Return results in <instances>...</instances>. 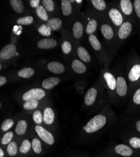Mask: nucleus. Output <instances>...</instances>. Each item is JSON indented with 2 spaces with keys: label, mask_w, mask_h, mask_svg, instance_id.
<instances>
[{
  "label": "nucleus",
  "mask_w": 140,
  "mask_h": 157,
  "mask_svg": "<svg viewBox=\"0 0 140 157\" xmlns=\"http://www.w3.org/2000/svg\"><path fill=\"white\" fill-rule=\"evenodd\" d=\"M128 145L133 149L140 151V137L139 136H131L128 140Z\"/></svg>",
  "instance_id": "c85d7f7f"
},
{
  "label": "nucleus",
  "mask_w": 140,
  "mask_h": 157,
  "mask_svg": "<svg viewBox=\"0 0 140 157\" xmlns=\"http://www.w3.org/2000/svg\"><path fill=\"white\" fill-rule=\"evenodd\" d=\"M42 3L45 9L47 11L49 12H52L54 10L55 5L54 2L52 1V0H43Z\"/></svg>",
  "instance_id": "a19ab883"
},
{
  "label": "nucleus",
  "mask_w": 140,
  "mask_h": 157,
  "mask_svg": "<svg viewBox=\"0 0 140 157\" xmlns=\"http://www.w3.org/2000/svg\"><path fill=\"white\" fill-rule=\"evenodd\" d=\"M108 123V117L104 113H99L88 121L83 127L84 130L88 134H93L103 129Z\"/></svg>",
  "instance_id": "f257e3e1"
},
{
  "label": "nucleus",
  "mask_w": 140,
  "mask_h": 157,
  "mask_svg": "<svg viewBox=\"0 0 140 157\" xmlns=\"http://www.w3.org/2000/svg\"><path fill=\"white\" fill-rule=\"evenodd\" d=\"M51 31H52L51 29L45 24L42 25L38 29V32H39V33L45 36H49L51 35Z\"/></svg>",
  "instance_id": "ea45409f"
},
{
  "label": "nucleus",
  "mask_w": 140,
  "mask_h": 157,
  "mask_svg": "<svg viewBox=\"0 0 140 157\" xmlns=\"http://www.w3.org/2000/svg\"><path fill=\"white\" fill-rule=\"evenodd\" d=\"M78 55L80 59L84 62H89L91 60L89 52L82 47H80L78 48Z\"/></svg>",
  "instance_id": "5701e85b"
},
{
  "label": "nucleus",
  "mask_w": 140,
  "mask_h": 157,
  "mask_svg": "<svg viewBox=\"0 0 140 157\" xmlns=\"http://www.w3.org/2000/svg\"><path fill=\"white\" fill-rule=\"evenodd\" d=\"M120 8L123 13L126 16H130L133 12V4L130 0H121Z\"/></svg>",
  "instance_id": "ddd939ff"
},
{
  "label": "nucleus",
  "mask_w": 140,
  "mask_h": 157,
  "mask_svg": "<svg viewBox=\"0 0 140 157\" xmlns=\"http://www.w3.org/2000/svg\"><path fill=\"white\" fill-rule=\"evenodd\" d=\"M57 42L53 38H44L37 43V47L40 49H50L55 48Z\"/></svg>",
  "instance_id": "4468645a"
},
{
  "label": "nucleus",
  "mask_w": 140,
  "mask_h": 157,
  "mask_svg": "<svg viewBox=\"0 0 140 157\" xmlns=\"http://www.w3.org/2000/svg\"><path fill=\"white\" fill-rule=\"evenodd\" d=\"M33 22V18L32 16H26L19 18L17 20V23L20 25H29Z\"/></svg>",
  "instance_id": "4c0bfd02"
},
{
  "label": "nucleus",
  "mask_w": 140,
  "mask_h": 157,
  "mask_svg": "<svg viewBox=\"0 0 140 157\" xmlns=\"http://www.w3.org/2000/svg\"><path fill=\"white\" fill-rule=\"evenodd\" d=\"M89 42L91 45L96 51H100L101 50L102 45L100 42L94 34L90 35L89 36Z\"/></svg>",
  "instance_id": "c756f323"
},
{
  "label": "nucleus",
  "mask_w": 140,
  "mask_h": 157,
  "mask_svg": "<svg viewBox=\"0 0 140 157\" xmlns=\"http://www.w3.org/2000/svg\"><path fill=\"white\" fill-rule=\"evenodd\" d=\"M32 148L33 151L36 154L40 155L42 152V146L41 141L36 138H34L32 141Z\"/></svg>",
  "instance_id": "cd10ccee"
},
{
  "label": "nucleus",
  "mask_w": 140,
  "mask_h": 157,
  "mask_svg": "<svg viewBox=\"0 0 140 157\" xmlns=\"http://www.w3.org/2000/svg\"><path fill=\"white\" fill-rule=\"evenodd\" d=\"M35 130L39 138L49 145H53L55 143V138L53 135L40 125H36Z\"/></svg>",
  "instance_id": "39448f33"
},
{
  "label": "nucleus",
  "mask_w": 140,
  "mask_h": 157,
  "mask_svg": "<svg viewBox=\"0 0 140 157\" xmlns=\"http://www.w3.org/2000/svg\"><path fill=\"white\" fill-rule=\"evenodd\" d=\"M46 93L45 90L41 88L31 89L29 90L25 93L22 96V99L25 101L29 100H36L40 101L45 98Z\"/></svg>",
  "instance_id": "20e7f679"
},
{
  "label": "nucleus",
  "mask_w": 140,
  "mask_h": 157,
  "mask_svg": "<svg viewBox=\"0 0 140 157\" xmlns=\"http://www.w3.org/2000/svg\"><path fill=\"white\" fill-rule=\"evenodd\" d=\"M39 106V101L36 100H29L25 101L23 104V108L25 110H33Z\"/></svg>",
  "instance_id": "473e14b6"
},
{
  "label": "nucleus",
  "mask_w": 140,
  "mask_h": 157,
  "mask_svg": "<svg viewBox=\"0 0 140 157\" xmlns=\"http://www.w3.org/2000/svg\"><path fill=\"white\" fill-rule=\"evenodd\" d=\"M32 118L33 121L37 124L40 125L44 121V114L39 110H36L32 116Z\"/></svg>",
  "instance_id": "f704fd0d"
},
{
  "label": "nucleus",
  "mask_w": 140,
  "mask_h": 157,
  "mask_svg": "<svg viewBox=\"0 0 140 157\" xmlns=\"http://www.w3.org/2000/svg\"><path fill=\"white\" fill-rule=\"evenodd\" d=\"M110 153L119 157H140V151L136 150L125 143H119L114 145Z\"/></svg>",
  "instance_id": "f03ea898"
},
{
  "label": "nucleus",
  "mask_w": 140,
  "mask_h": 157,
  "mask_svg": "<svg viewBox=\"0 0 140 157\" xmlns=\"http://www.w3.org/2000/svg\"><path fill=\"white\" fill-rule=\"evenodd\" d=\"M9 3L11 6L17 13H21L24 10V5L21 0H10Z\"/></svg>",
  "instance_id": "a878e982"
},
{
  "label": "nucleus",
  "mask_w": 140,
  "mask_h": 157,
  "mask_svg": "<svg viewBox=\"0 0 140 157\" xmlns=\"http://www.w3.org/2000/svg\"><path fill=\"white\" fill-rule=\"evenodd\" d=\"M100 32L106 40H111L114 37V31L109 24L103 23L100 26Z\"/></svg>",
  "instance_id": "f8f14e48"
},
{
  "label": "nucleus",
  "mask_w": 140,
  "mask_h": 157,
  "mask_svg": "<svg viewBox=\"0 0 140 157\" xmlns=\"http://www.w3.org/2000/svg\"><path fill=\"white\" fill-rule=\"evenodd\" d=\"M6 151L8 155L11 157L15 156L18 152V144L16 141H13L9 143L6 148Z\"/></svg>",
  "instance_id": "4be33fe9"
},
{
  "label": "nucleus",
  "mask_w": 140,
  "mask_h": 157,
  "mask_svg": "<svg viewBox=\"0 0 140 157\" xmlns=\"http://www.w3.org/2000/svg\"><path fill=\"white\" fill-rule=\"evenodd\" d=\"M73 35L75 38H80L83 34V26L79 21H76L72 29Z\"/></svg>",
  "instance_id": "b1692460"
},
{
  "label": "nucleus",
  "mask_w": 140,
  "mask_h": 157,
  "mask_svg": "<svg viewBox=\"0 0 140 157\" xmlns=\"http://www.w3.org/2000/svg\"><path fill=\"white\" fill-rule=\"evenodd\" d=\"M103 78L109 92L115 94L116 88V78L109 72H105L103 74Z\"/></svg>",
  "instance_id": "1a4fd4ad"
},
{
  "label": "nucleus",
  "mask_w": 140,
  "mask_h": 157,
  "mask_svg": "<svg viewBox=\"0 0 140 157\" xmlns=\"http://www.w3.org/2000/svg\"><path fill=\"white\" fill-rule=\"evenodd\" d=\"M128 93V86L126 78L121 75L116 77V88L115 94L118 98H125Z\"/></svg>",
  "instance_id": "7ed1b4c3"
},
{
  "label": "nucleus",
  "mask_w": 140,
  "mask_h": 157,
  "mask_svg": "<svg viewBox=\"0 0 140 157\" xmlns=\"http://www.w3.org/2000/svg\"><path fill=\"white\" fill-rule=\"evenodd\" d=\"M48 69L52 73L60 74L64 72L65 67L62 63L59 62H51L47 65Z\"/></svg>",
  "instance_id": "2eb2a0df"
},
{
  "label": "nucleus",
  "mask_w": 140,
  "mask_h": 157,
  "mask_svg": "<svg viewBox=\"0 0 140 157\" xmlns=\"http://www.w3.org/2000/svg\"><path fill=\"white\" fill-rule=\"evenodd\" d=\"M36 13L42 20L47 21H48V17L47 13V10L43 6H39L38 8H36Z\"/></svg>",
  "instance_id": "2f4dec72"
},
{
  "label": "nucleus",
  "mask_w": 140,
  "mask_h": 157,
  "mask_svg": "<svg viewBox=\"0 0 140 157\" xmlns=\"http://www.w3.org/2000/svg\"><path fill=\"white\" fill-rule=\"evenodd\" d=\"M60 78L56 77H51L47 78H45L43 81L42 83V86L45 89H51L54 88L55 86L58 85L60 82Z\"/></svg>",
  "instance_id": "dca6fc26"
},
{
  "label": "nucleus",
  "mask_w": 140,
  "mask_h": 157,
  "mask_svg": "<svg viewBox=\"0 0 140 157\" xmlns=\"http://www.w3.org/2000/svg\"><path fill=\"white\" fill-rule=\"evenodd\" d=\"M132 102L136 107H140V87L134 91L132 96Z\"/></svg>",
  "instance_id": "58836bf2"
},
{
  "label": "nucleus",
  "mask_w": 140,
  "mask_h": 157,
  "mask_svg": "<svg viewBox=\"0 0 140 157\" xmlns=\"http://www.w3.org/2000/svg\"><path fill=\"white\" fill-rule=\"evenodd\" d=\"M71 67L72 70L77 74H84L86 72L87 68L83 62L78 59H75L71 63Z\"/></svg>",
  "instance_id": "a211bd4d"
},
{
  "label": "nucleus",
  "mask_w": 140,
  "mask_h": 157,
  "mask_svg": "<svg viewBox=\"0 0 140 157\" xmlns=\"http://www.w3.org/2000/svg\"><path fill=\"white\" fill-rule=\"evenodd\" d=\"M128 78L130 82H138L140 80V63H135L130 69Z\"/></svg>",
  "instance_id": "9b49d317"
},
{
  "label": "nucleus",
  "mask_w": 140,
  "mask_h": 157,
  "mask_svg": "<svg viewBox=\"0 0 140 157\" xmlns=\"http://www.w3.org/2000/svg\"><path fill=\"white\" fill-rule=\"evenodd\" d=\"M75 2H77L78 3H81L82 2V0H80V1H79V0H77V1H75Z\"/></svg>",
  "instance_id": "8fccbe9b"
},
{
  "label": "nucleus",
  "mask_w": 140,
  "mask_h": 157,
  "mask_svg": "<svg viewBox=\"0 0 140 157\" xmlns=\"http://www.w3.org/2000/svg\"><path fill=\"white\" fill-rule=\"evenodd\" d=\"M99 96V90L93 87L88 89L84 96V103L88 107L93 106L96 103Z\"/></svg>",
  "instance_id": "6e6552de"
},
{
  "label": "nucleus",
  "mask_w": 140,
  "mask_h": 157,
  "mask_svg": "<svg viewBox=\"0 0 140 157\" xmlns=\"http://www.w3.org/2000/svg\"><path fill=\"white\" fill-rule=\"evenodd\" d=\"M61 8L62 13L64 16H69L72 13V5L68 0H62L61 2Z\"/></svg>",
  "instance_id": "393cba45"
},
{
  "label": "nucleus",
  "mask_w": 140,
  "mask_h": 157,
  "mask_svg": "<svg viewBox=\"0 0 140 157\" xmlns=\"http://www.w3.org/2000/svg\"><path fill=\"white\" fill-rule=\"evenodd\" d=\"M97 28V22L96 20L92 19L88 22L86 27V32L89 35H93Z\"/></svg>",
  "instance_id": "7c9ffc66"
},
{
  "label": "nucleus",
  "mask_w": 140,
  "mask_h": 157,
  "mask_svg": "<svg viewBox=\"0 0 140 157\" xmlns=\"http://www.w3.org/2000/svg\"><path fill=\"white\" fill-rule=\"evenodd\" d=\"M133 6L137 17L140 20V0H134Z\"/></svg>",
  "instance_id": "37998d69"
},
{
  "label": "nucleus",
  "mask_w": 140,
  "mask_h": 157,
  "mask_svg": "<svg viewBox=\"0 0 140 157\" xmlns=\"http://www.w3.org/2000/svg\"><path fill=\"white\" fill-rule=\"evenodd\" d=\"M134 128L137 131V132L140 134V120L136 121L134 124Z\"/></svg>",
  "instance_id": "49530a36"
},
{
  "label": "nucleus",
  "mask_w": 140,
  "mask_h": 157,
  "mask_svg": "<svg viewBox=\"0 0 140 157\" xmlns=\"http://www.w3.org/2000/svg\"><path fill=\"white\" fill-rule=\"evenodd\" d=\"M63 53L64 54H68L72 50V45L69 42L64 41L61 45Z\"/></svg>",
  "instance_id": "79ce46f5"
},
{
  "label": "nucleus",
  "mask_w": 140,
  "mask_h": 157,
  "mask_svg": "<svg viewBox=\"0 0 140 157\" xmlns=\"http://www.w3.org/2000/svg\"><path fill=\"white\" fill-rule=\"evenodd\" d=\"M55 120V114L54 110L47 107L44 109V121L46 124L50 125L53 124Z\"/></svg>",
  "instance_id": "f3484780"
},
{
  "label": "nucleus",
  "mask_w": 140,
  "mask_h": 157,
  "mask_svg": "<svg viewBox=\"0 0 140 157\" xmlns=\"http://www.w3.org/2000/svg\"><path fill=\"white\" fill-rule=\"evenodd\" d=\"M40 0H30V4L32 8H36L39 7L40 5Z\"/></svg>",
  "instance_id": "c03bdc74"
},
{
  "label": "nucleus",
  "mask_w": 140,
  "mask_h": 157,
  "mask_svg": "<svg viewBox=\"0 0 140 157\" xmlns=\"http://www.w3.org/2000/svg\"><path fill=\"white\" fill-rule=\"evenodd\" d=\"M32 148V142L28 139L24 140L19 147V152L21 155L28 154Z\"/></svg>",
  "instance_id": "aec40b11"
},
{
  "label": "nucleus",
  "mask_w": 140,
  "mask_h": 157,
  "mask_svg": "<svg viewBox=\"0 0 140 157\" xmlns=\"http://www.w3.org/2000/svg\"><path fill=\"white\" fill-rule=\"evenodd\" d=\"M133 29V26L131 22L130 21H124L121 27L119 28L118 31V37L121 40H124L128 38Z\"/></svg>",
  "instance_id": "423d86ee"
},
{
  "label": "nucleus",
  "mask_w": 140,
  "mask_h": 157,
  "mask_svg": "<svg viewBox=\"0 0 140 157\" xmlns=\"http://www.w3.org/2000/svg\"><path fill=\"white\" fill-rule=\"evenodd\" d=\"M5 153L2 148H0V157H5Z\"/></svg>",
  "instance_id": "de8ad7c7"
},
{
  "label": "nucleus",
  "mask_w": 140,
  "mask_h": 157,
  "mask_svg": "<svg viewBox=\"0 0 140 157\" xmlns=\"http://www.w3.org/2000/svg\"><path fill=\"white\" fill-rule=\"evenodd\" d=\"M17 54V47L13 44H8L5 46L0 52V57L3 60H9Z\"/></svg>",
  "instance_id": "9d476101"
},
{
  "label": "nucleus",
  "mask_w": 140,
  "mask_h": 157,
  "mask_svg": "<svg viewBox=\"0 0 140 157\" xmlns=\"http://www.w3.org/2000/svg\"><path fill=\"white\" fill-rule=\"evenodd\" d=\"M7 82V80L6 77H3V76H1L0 77V86L2 87L4 85H5Z\"/></svg>",
  "instance_id": "a18cd8bd"
},
{
  "label": "nucleus",
  "mask_w": 140,
  "mask_h": 157,
  "mask_svg": "<svg viewBox=\"0 0 140 157\" xmlns=\"http://www.w3.org/2000/svg\"><path fill=\"white\" fill-rule=\"evenodd\" d=\"M28 128V123L24 120H21L18 121L15 127V133L18 136H23L26 133Z\"/></svg>",
  "instance_id": "6ab92c4d"
},
{
  "label": "nucleus",
  "mask_w": 140,
  "mask_h": 157,
  "mask_svg": "<svg viewBox=\"0 0 140 157\" xmlns=\"http://www.w3.org/2000/svg\"><path fill=\"white\" fill-rule=\"evenodd\" d=\"M35 74V70L31 67H25L20 70L18 75L21 78H28L32 77Z\"/></svg>",
  "instance_id": "bb28decb"
},
{
  "label": "nucleus",
  "mask_w": 140,
  "mask_h": 157,
  "mask_svg": "<svg viewBox=\"0 0 140 157\" xmlns=\"http://www.w3.org/2000/svg\"><path fill=\"white\" fill-rule=\"evenodd\" d=\"M108 16L112 23L117 27H120L124 23L123 17L121 11L116 8H112L109 10Z\"/></svg>",
  "instance_id": "0eeeda50"
},
{
  "label": "nucleus",
  "mask_w": 140,
  "mask_h": 157,
  "mask_svg": "<svg viewBox=\"0 0 140 157\" xmlns=\"http://www.w3.org/2000/svg\"><path fill=\"white\" fill-rule=\"evenodd\" d=\"M14 135L12 132H8L4 134L1 139V143L2 145H8L9 143L12 141Z\"/></svg>",
  "instance_id": "c9c22d12"
},
{
  "label": "nucleus",
  "mask_w": 140,
  "mask_h": 157,
  "mask_svg": "<svg viewBox=\"0 0 140 157\" xmlns=\"http://www.w3.org/2000/svg\"><path fill=\"white\" fill-rule=\"evenodd\" d=\"M14 125V121L12 119L8 118L5 120L2 124L1 129L3 132H8V131Z\"/></svg>",
  "instance_id": "e433bc0d"
},
{
  "label": "nucleus",
  "mask_w": 140,
  "mask_h": 157,
  "mask_svg": "<svg viewBox=\"0 0 140 157\" xmlns=\"http://www.w3.org/2000/svg\"><path fill=\"white\" fill-rule=\"evenodd\" d=\"M91 3L93 6L99 11H104L106 8V3L104 0H91Z\"/></svg>",
  "instance_id": "72a5a7b5"
},
{
  "label": "nucleus",
  "mask_w": 140,
  "mask_h": 157,
  "mask_svg": "<svg viewBox=\"0 0 140 157\" xmlns=\"http://www.w3.org/2000/svg\"><path fill=\"white\" fill-rule=\"evenodd\" d=\"M62 20L59 18H53L50 19L47 23V25L51 29V30H57L62 26Z\"/></svg>",
  "instance_id": "412c9836"
},
{
  "label": "nucleus",
  "mask_w": 140,
  "mask_h": 157,
  "mask_svg": "<svg viewBox=\"0 0 140 157\" xmlns=\"http://www.w3.org/2000/svg\"><path fill=\"white\" fill-rule=\"evenodd\" d=\"M106 157H119V156H116V155H114L112 154V155H109V156H106Z\"/></svg>",
  "instance_id": "09e8293b"
}]
</instances>
